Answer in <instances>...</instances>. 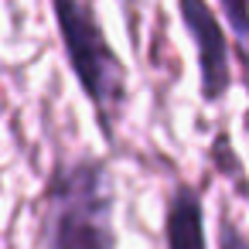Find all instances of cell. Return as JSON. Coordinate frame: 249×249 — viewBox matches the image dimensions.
Wrapping results in <instances>:
<instances>
[{"mask_svg":"<svg viewBox=\"0 0 249 249\" xmlns=\"http://www.w3.org/2000/svg\"><path fill=\"white\" fill-rule=\"evenodd\" d=\"M48 249H116L113 174L99 157L86 154L52 171Z\"/></svg>","mask_w":249,"mask_h":249,"instance_id":"6da1fadb","label":"cell"},{"mask_svg":"<svg viewBox=\"0 0 249 249\" xmlns=\"http://www.w3.org/2000/svg\"><path fill=\"white\" fill-rule=\"evenodd\" d=\"M52 14L58 24L65 62L89 99L103 137L113 140L116 120L126 106V65L109 45L89 0H52Z\"/></svg>","mask_w":249,"mask_h":249,"instance_id":"7a4b0ae2","label":"cell"},{"mask_svg":"<svg viewBox=\"0 0 249 249\" xmlns=\"http://www.w3.org/2000/svg\"><path fill=\"white\" fill-rule=\"evenodd\" d=\"M178 14L195 48L201 99L205 103L225 99L232 89V55H229V35L218 24V14L208 7V0H178Z\"/></svg>","mask_w":249,"mask_h":249,"instance_id":"3957f363","label":"cell"},{"mask_svg":"<svg viewBox=\"0 0 249 249\" xmlns=\"http://www.w3.org/2000/svg\"><path fill=\"white\" fill-rule=\"evenodd\" d=\"M164 246L167 249H208L205 201L195 184H178L164 205Z\"/></svg>","mask_w":249,"mask_h":249,"instance_id":"277c9868","label":"cell"},{"mask_svg":"<svg viewBox=\"0 0 249 249\" xmlns=\"http://www.w3.org/2000/svg\"><path fill=\"white\" fill-rule=\"evenodd\" d=\"M218 7L229 21V31L235 35L239 48H249V0H218Z\"/></svg>","mask_w":249,"mask_h":249,"instance_id":"5b68a950","label":"cell"},{"mask_svg":"<svg viewBox=\"0 0 249 249\" xmlns=\"http://www.w3.org/2000/svg\"><path fill=\"white\" fill-rule=\"evenodd\" d=\"M218 249H249V235L225 215L222 225H218Z\"/></svg>","mask_w":249,"mask_h":249,"instance_id":"8992f818","label":"cell"}]
</instances>
